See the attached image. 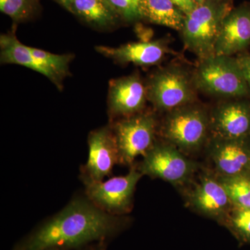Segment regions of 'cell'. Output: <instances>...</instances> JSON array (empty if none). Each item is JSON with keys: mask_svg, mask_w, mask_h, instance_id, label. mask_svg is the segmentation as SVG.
Wrapping results in <instances>:
<instances>
[{"mask_svg": "<svg viewBox=\"0 0 250 250\" xmlns=\"http://www.w3.org/2000/svg\"><path fill=\"white\" fill-rule=\"evenodd\" d=\"M238 59L242 72L250 88V55H244Z\"/></svg>", "mask_w": 250, "mask_h": 250, "instance_id": "d4e9b609", "label": "cell"}, {"mask_svg": "<svg viewBox=\"0 0 250 250\" xmlns=\"http://www.w3.org/2000/svg\"><path fill=\"white\" fill-rule=\"evenodd\" d=\"M141 0H107L117 14L127 21H134L141 18L140 13Z\"/></svg>", "mask_w": 250, "mask_h": 250, "instance_id": "603a6c76", "label": "cell"}, {"mask_svg": "<svg viewBox=\"0 0 250 250\" xmlns=\"http://www.w3.org/2000/svg\"><path fill=\"white\" fill-rule=\"evenodd\" d=\"M197 4H201L205 0H193Z\"/></svg>", "mask_w": 250, "mask_h": 250, "instance_id": "83f0119b", "label": "cell"}, {"mask_svg": "<svg viewBox=\"0 0 250 250\" xmlns=\"http://www.w3.org/2000/svg\"><path fill=\"white\" fill-rule=\"evenodd\" d=\"M107 245L105 243H93L75 250H106Z\"/></svg>", "mask_w": 250, "mask_h": 250, "instance_id": "484cf974", "label": "cell"}, {"mask_svg": "<svg viewBox=\"0 0 250 250\" xmlns=\"http://www.w3.org/2000/svg\"><path fill=\"white\" fill-rule=\"evenodd\" d=\"M146 89L147 100L161 111L169 112L196 100L192 75L177 65L159 69L149 79Z\"/></svg>", "mask_w": 250, "mask_h": 250, "instance_id": "5b68a950", "label": "cell"}, {"mask_svg": "<svg viewBox=\"0 0 250 250\" xmlns=\"http://www.w3.org/2000/svg\"><path fill=\"white\" fill-rule=\"evenodd\" d=\"M97 52L119 63H134L140 66H150L160 63L169 49L162 40L135 42L118 47L97 46Z\"/></svg>", "mask_w": 250, "mask_h": 250, "instance_id": "9a60e30c", "label": "cell"}, {"mask_svg": "<svg viewBox=\"0 0 250 250\" xmlns=\"http://www.w3.org/2000/svg\"><path fill=\"white\" fill-rule=\"evenodd\" d=\"M199 91L224 98H240L250 93L238 59L231 56L213 55L200 59L192 75Z\"/></svg>", "mask_w": 250, "mask_h": 250, "instance_id": "3957f363", "label": "cell"}, {"mask_svg": "<svg viewBox=\"0 0 250 250\" xmlns=\"http://www.w3.org/2000/svg\"><path fill=\"white\" fill-rule=\"evenodd\" d=\"M37 0H0V10L16 22L25 21L35 12Z\"/></svg>", "mask_w": 250, "mask_h": 250, "instance_id": "7402d4cb", "label": "cell"}, {"mask_svg": "<svg viewBox=\"0 0 250 250\" xmlns=\"http://www.w3.org/2000/svg\"><path fill=\"white\" fill-rule=\"evenodd\" d=\"M141 18L179 31L183 29L186 15L171 0H141Z\"/></svg>", "mask_w": 250, "mask_h": 250, "instance_id": "2e32d148", "label": "cell"}, {"mask_svg": "<svg viewBox=\"0 0 250 250\" xmlns=\"http://www.w3.org/2000/svg\"><path fill=\"white\" fill-rule=\"evenodd\" d=\"M143 176L137 167L131 166L125 175L83 184L84 194L94 205L106 213L125 215L132 208L135 190Z\"/></svg>", "mask_w": 250, "mask_h": 250, "instance_id": "ba28073f", "label": "cell"}, {"mask_svg": "<svg viewBox=\"0 0 250 250\" xmlns=\"http://www.w3.org/2000/svg\"><path fill=\"white\" fill-rule=\"evenodd\" d=\"M210 131V116L205 108L194 103L169 111L161 127L166 142L183 152L198 150Z\"/></svg>", "mask_w": 250, "mask_h": 250, "instance_id": "277c9868", "label": "cell"}, {"mask_svg": "<svg viewBox=\"0 0 250 250\" xmlns=\"http://www.w3.org/2000/svg\"><path fill=\"white\" fill-rule=\"evenodd\" d=\"M143 157L138 167L143 175L163 179L176 186L188 182L197 170L195 162L166 141H156Z\"/></svg>", "mask_w": 250, "mask_h": 250, "instance_id": "52a82bcc", "label": "cell"}, {"mask_svg": "<svg viewBox=\"0 0 250 250\" xmlns=\"http://www.w3.org/2000/svg\"><path fill=\"white\" fill-rule=\"evenodd\" d=\"M88 156L81 167L80 178L83 184L102 182L111 174L119 164V154L111 126L94 130L88 138Z\"/></svg>", "mask_w": 250, "mask_h": 250, "instance_id": "9c48e42d", "label": "cell"}, {"mask_svg": "<svg viewBox=\"0 0 250 250\" xmlns=\"http://www.w3.org/2000/svg\"><path fill=\"white\" fill-rule=\"evenodd\" d=\"M186 16L191 13L197 4L193 0H171Z\"/></svg>", "mask_w": 250, "mask_h": 250, "instance_id": "cb8c5ba5", "label": "cell"}, {"mask_svg": "<svg viewBox=\"0 0 250 250\" xmlns=\"http://www.w3.org/2000/svg\"><path fill=\"white\" fill-rule=\"evenodd\" d=\"M210 116L213 137L228 139H247L250 134V104L227 101L213 108Z\"/></svg>", "mask_w": 250, "mask_h": 250, "instance_id": "8fae6325", "label": "cell"}, {"mask_svg": "<svg viewBox=\"0 0 250 250\" xmlns=\"http://www.w3.org/2000/svg\"><path fill=\"white\" fill-rule=\"evenodd\" d=\"M69 9L87 22L101 27L113 24L117 14L107 0H75Z\"/></svg>", "mask_w": 250, "mask_h": 250, "instance_id": "ac0fdd59", "label": "cell"}, {"mask_svg": "<svg viewBox=\"0 0 250 250\" xmlns=\"http://www.w3.org/2000/svg\"><path fill=\"white\" fill-rule=\"evenodd\" d=\"M147 100V89L137 75L122 77L110 82L108 111L114 118H126L142 112Z\"/></svg>", "mask_w": 250, "mask_h": 250, "instance_id": "4fadbf2b", "label": "cell"}, {"mask_svg": "<svg viewBox=\"0 0 250 250\" xmlns=\"http://www.w3.org/2000/svg\"><path fill=\"white\" fill-rule=\"evenodd\" d=\"M233 206L250 208V173L217 176Z\"/></svg>", "mask_w": 250, "mask_h": 250, "instance_id": "ffe728a7", "label": "cell"}, {"mask_svg": "<svg viewBox=\"0 0 250 250\" xmlns=\"http://www.w3.org/2000/svg\"><path fill=\"white\" fill-rule=\"evenodd\" d=\"M188 202L202 215L223 224L233 207L218 177L210 174L200 177L189 193Z\"/></svg>", "mask_w": 250, "mask_h": 250, "instance_id": "30bf717a", "label": "cell"}, {"mask_svg": "<svg viewBox=\"0 0 250 250\" xmlns=\"http://www.w3.org/2000/svg\"><path fill=\"white\" fill-rule=\"evenodd\" d=\"M0 49L2 63L17 64L47 77L45 69L31 53L30 47L20 42L14 33L1 35Z\"/></svg>", "mask_w": 250, "mask_h": 250, "instance_id": "e0dca14e", "label": "cell"}, {"mask_svg": "<svg viewBox=\"0 0 250 250\" xmlns=\"http://www.w3.org/2000/svg\"><path fill=\"white\" fill-rule=\"evenodd\" d=\"M58 1H60L62 4H63L64 6H66V7L68 8L69 9L75 0H58Z\"/></svg>", "mask_w": 250, "mask_h": 250, "instance_id": "4316f807", "label": "cell"}, {"mask_svg": "<svg viewBox=\"0 0 250 250\" xmlns=\"http://www.w3.org/2000/svg\"><path fill=\"white\" fill-rule=\"evenodd\" d=\"M31 52L47 72V78L59 89L62 88V82L70 75V62L74 58L72 54H55L42 49L31 47Z\"/></svg>", "mask_w": 250, "mask_h": 250, "instance_id": "d6986e66", "label": "cell"}, {"mask_svg": "<svg viewBox=\"0 0 250 250\" xmlns=\"http://www.w3.org/2000/svg\"><path fill=\"white\" fill-rule=\"evenodd\" d=\"M246 139L212 138L208 156L218 175L250 173V147Z\"/></svg>", "mask_w": 250, "mask_h": 250, "instance_id": "7c38bea8", "label": "cell"}, {"mask_svg": "<svg viewBox=\"0 0 250 250\" xmlns=\"http://www.w3.org/2000/svg\"><path fill=\"white\" fill-rule=\"evenodd\" d=\"M47 250H62V249H49Z\"/></svg>", "mask_w": 250, "mask_h": 250, "instance_id": "f1b7e54d", "label": "cell"}, {"mask_svg": "<svg viewBox=\"0 0 250 250\" xmlns=\"http://www.w3.org/2000/svg\"><path fill=\"white\" fill-rule=\"evenodd\" d=\"M224 224L238 239L250 243V208L233 206Z\"/></svg>", "mask_w": 250, "mask_h": 250, "instance_id": "44dd1931", "label": "cell"}, {"mask_svg": "<svg viewBox=\"0 0 250 250\" xmlns=\"http://www.w3.org/2000/svg\"><path fill=\"white\" fill-rule=\"evenodd\" d=\"M250 45V8L232 9L224 19L215 45L216 55L232 56Z\"/></svg>", "mask_w": 250, "mask_h": 250, "instance_id": "5bb4252c", "label": "cell"}, {"mask_svg": "<svg viewBox=\"0 0 250 250\" xmlns=\"http://www.w3.org/2000/svg\"><path fill=\"white\" fill-rule=\"evenodd\" d=\"M131 220L106 213L85 194L73 197L65 207L45 219L19 240L11 250H75L108 243L126 229Z\"/></svg>", "mask_w": 250, "mask_h": 250, "instance_id": "6da1fadb", "label": "cell"}, {"mask_svg": "<svg viewBox=\"0 0 250 250\" xmlns=\"http://www.w3.org/2000/svg\"><path fill=\"white\" fill-rule=\"evenodd\" d=\"M232 10V0H205L186 16L180 31L185 48L199 59L215 54L224 19Z\"/></svg>", "mask_w": 250, "mask_h": 250, "instance_id": "7a4b0ae2", "label": "cell"}, {"mask_svg": "<svg viewBox=\"0 0 250 250\" xmlns=\"http://www.w3.org/2000/svg\"><path fill=\"white\" fill-rule=\"evenodd\" d=\"M111 126L123 165L133 166L136 158L146 155L156 142L157 123L151 112L122 118Z\"/></svg>", "mask_w": 250, "mask_h": 250, "instance_id": "8992f818", "label": "cell"}]
</instances>
